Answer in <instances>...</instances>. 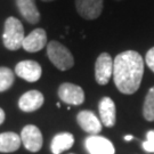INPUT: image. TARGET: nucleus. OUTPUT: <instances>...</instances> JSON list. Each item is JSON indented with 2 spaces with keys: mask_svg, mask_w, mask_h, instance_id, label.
Wrapping results in <instances>:
<instances>
[{
  "mask_svg": "<svg viewBox=\"0 0 154 154\" xmlns=\"http://www.w3.org/2000/svg\"><path fill=\"white\" fill-rule=\"evenodd\" d=\"M144 64L143 57L135 50H126L116 56L113 61V80L120 93L132 95L139 89Z\"/></svg>",
  "mask_w": 154,
  "mask_h": 154,
  "instance_id": "nucleus-1",
  "label": "nucleus"
},
{
  "mask_svg": "<svg viewBox=\"0 0 154 154\" xmlns=\"http://www.w3.org/2000/svg\"><path fill=\"white\" fill-rule=\"evenodd\" d=\"M144 151L149 153H154V130H149L146 134V140L143 142Z\"/></svg>",
  "mask_w": 154,
  "mask_h": 154,
  "instance_id": "nucleus-19",
  "label": "nucleus"
},
{
  "mask_svg": "<svg viewBox=\"0 0 154 154\" xmlns=\"http://www.w3.org/2000/svg\"><path fill=\"white\" fill-rule=\"evenodd\" d=\"M14 80H15L14 72L8 67L0 66V93L11 88L14 83Z\"/></svg>",
  "mask_w": 154,
  "mask_h": 154,
  "instance_id": "nucleus-18",
  "label": "nucleus"
},
{
  "mask_svg": "<svg viewBox=\"0 0 154 154\" xmlns=\"http://www.w3.org/2000/svg\"><path fill=\"white\" fill-rule=\"evenodd\" d=\"M17 9L22 17L30 24H37L40 21V13L35 5V0H15Z\"/></svg>",
  "mask_w": 154,
  "mask_h": 154,
  "instance_id": "nucleus-14",
  "label": "nucleus"
},
{
  "mask_svg": "<svg viewBox=\"0 0 154 154\" xmlns=\"http://www.w3.org/2000/svg\"><path fill=\"white\" fill-rule=\"evenodd\" d=\"M145 63L147 64L151 71L154 72V47H152L151 49L146 53V56H145Z\"/></svg>",
  "mask_w": 154,
  "mask_h": 154,
  "instance_id": "nucleus-20",
  "label": "nucleus"
},
{
  "mask_svg": "<svg viewBox=\"0 0 154 154\" xmlns=\"http://www.w3.org/2000/svg\"><path fill=\"white\" fill-rule=\"evenodd\" d=\"M21 136L15 132H2L0 134V152L11 153L15 152L21 146Z\"/></svg>",
  "mask_w": 154,
  "mask_h": 154,
  "instance_id": "nucleus-16",
  "label": "nucleus"
},
{
  "mask_svg": "<svg viewBox=\"0 0 154 154\" xmlns=\"http://www.w3.org/2000/svg\"><path fill=\"white\" fill-rule=\"evenodd\" d=\"M41 1H44V2H50V1H55V0H41Z\"/></svg>",
  "mask_w": 154,
  "mask_h": 154,
  "instance_id": "nucleus-23",
  "label": "nucleus"
},
{
  "mask_svg": "<svg viewBox=\"0 0 154 154\" xmlns=\"http://www.w3.org/2000/svg\"><path fill=\"white\" fill-rule=\"evenodd\" d=\"M44 102V95L39 90H29L18 99V107L23 112H34L42 106Z\"/></svg>",
  "mask_w": 154,
  "mask_h": 154,
  "instance_id": "nucleus-12",
  "label": "nucleus"
},
{
  "mask_svg": "<svg viewBox=\"0 0 154 154\" xmlns=\"http://www.w3.org/2000/svg\"><path fill=\"white\" fill-rule=\"evenodd\" d=\"M74 143V137L70 132H60L53 138L50 144V149L53 154H61L72 147Z\"/></svg>",
  "mask_w": 154,
  "mask_h": 154,
  "instance_id": "nucleus-15",
  "label": "nucleus"
},
{
  "mask_svg": "<svg viewBox=\"0 0 154 154\" xmlns=\"http://www.w3.org/2000/svg\"><path fill=\"white\" fill-rule=\"evenodd\" d=\"M25 38L24 28L21 21L15 17H8L5 21V29L2 33V42L8 50H17L22 47Z\"/></svg>",
  "mask_w": 154,
  "mask_h": 154,
  "instance_id": "nucleus-2",
  "label": "nucleus"
},
{
  "mask_svg": "<svg viewBox=\"0 0 154 154\" xmlns=\"http://www.w3.org/2000/svg\"><path fill=\"white\" fill-rule=\"evenodd\" d=\"M78 125L90 135H97L102 130V122L91 111H81L77 116Z\"/></svg>",
  "mask_w": 154,
  "mask_h": 154,
  "instance_id": "nucleus-11",
  "label": "nucleus"
},
{
  "mask_svg": "<svg viewBox=\"0 0 154 154\" xmlns=\"http://www.w3.org/2000/svg\"><path fill=\"white\" fill-rule=\"evenodd\" d=\"M116 1H121V0H116Z\"/></svg>",
  "mask_w": 154,
  "mask_h": 154,
  "instance_id": "nucleus-24",
  "label": "nucleus"
},
{
  "mask_svg": "<svg viewBox=\"0 0 154 154\" xmlns=\"http://www.w3.org/2000/svg\"><path fill=\"white\" fill-rule=\"evenodd\" d=\"M47 56L50 62L61 71L70 70L74 65V58L71 51L64 45L55 40L47 45Z\"/></svg>",
  "mask_w": 154,
  "mask_h": 154,
  "instance_id": "nucleus-3",
  "label": "nucleus"
},
{
  "mask_svg": "<svg viewBox=\"0 0 154 154\" xmlns=\"http://www.w3.org/2000/svg\"><path fill=\"white\" fill-rule=\"evenodd\" d=\"M85 146L89 154H114L116 149L111 140L103 136L90 135L85 140Z\"/></svg>",
  "mask_w": 154,
  "mask_h": 154,
  "instance_id": "nucleus-9",
  "label": "nucleus"
},
{
  "mask_svg": "<svg viewBox=\"0 0 154 154\" xmlns=\"http://www.w3.org/2000/svg\"><path fill=\"white\" fill-rule=\"evenodd\" d=\"M58 97L69 105H81L85 102V91L78 85L64 82L58 88Z\"/></svg>",
  "mask_w": 154,
  "mask_h": 154,
  "instance_id": "nucleus-6",
  "label": "nucleus"
},
{
  "mask_svg": "<svg viewBox=\"0 0 154 154\" xmlns=\"http://www.w3.org/2000/svg\"><path fill=\"white\" fill-rule=\"evenodd\" d=\"M113 75V60L109 53H102L95 63V79L100 86L107 85Z\"/></svg>",
  "mask_w": 154,
  "mask_h": 154,
  "instance_id": "nucleus-4",
  "label": "nucleus"
},
{
  "mask_svg": "<svg viewBox=\"0 0 154 154\" xmlns=\"http://www.w3.org/2000/svg\"><path fill=\"white\" fill-rule=\"evenodd\" d=\"M143 116L145 120L154 121V87L149 89L145 96L143 105Z\"/></svg>",
  "mask_w": 154,
  "mask_h": 154,
  "instance_id": "nucleus-17",
  "label": "nucleus"
},
{
  "mask_svg": "<svg viewBox=\"0 0 154 154\" xmlns=\"http://www.w3.org/2000/svg\"><path fill=\"white\" fill-rule=\"evenodd\" d=\"M5 111L0 107V125H2L4 121H5Z\"/></svg>",
  "mask_w": 154,
  "mask_h": 154,
  "instance_id": "nucleus-21",
  "label": "nucleus"
},
{
  "mask_svg": "<svg viewBox=\"0 0 154 154\" xmlns=\"http://www.w3.org/2000/svg\"><path fill=\"white\" fill-rule=\"evenodd\" d=\"M15 73L17 77L28 81V82H35L41 78V66L35 61H22L17 63L15 66Z\"/></svg>",
  "mask_w": 154,
  "mask_h": 154,
  "instance_id": "nucleus-8",
  "label": "nucleus"
},
{
  "mask_svg": "<svg viewBox=\"0 0 154 154\" xmlns=\"http://www.w3.org/2000/svg\"><path fill=\"white\" fill-rule=\"evenodd\" d=\"M104 0H75V9L80 16L93 21L100 16L103 11Z\"/></svg>",
  "mask_w": 154,
  "mask_h": 154,
  "instance_id": "nucleus-7",
  "label": "nucleus"
},
{
  "mask_svg": "<svg viewBox=\"0 0 154 154\" xmlns=\"http://www.w3.org/2000/svg\"><path fill=\"white\" fill-rule=\"evenodd\" d=\"M132 136L131 135H127V136H125V140H127V142H129V140H131L132 139Z\"/></svg>",
  "mask_w": 154,
  "mask_h": 154,
  "instance_id": "nucleus-22",
  "label": "nucleus"
},
{
  "mask_svg": "<svg viewBox=\"0 0 154 154\" xmlns=\"http://www.w3.org/2000/svg\"><path fill=\"white\" fill-rule=\"evenodd\" d=\"M47 46V33L44 29H34L23 40L22 47L29 53H37Z\"/></svg>",
  "mask_w": 154,
  "mask_h": 154,
  "instance_id": "nucleus-10",
  "label": "nucleus"
},
{
  "mask_svg": "<svg viewBox=\"0 0 154 154\" xmlns=\"http://www.w3.org/2000/svg\"><path fill=\"white\" fill-rule=\"evenodd\" d=\"M99 118L102 125L111 128L116 125V109L113 99L110 97H103L98 104Z\"/></svg>",
  "mask_w": 154,
  "mask_h": 154,
  "instance_id": "nucleus-13",
  "label": "nucleus"
},
{
  "mask_svg": "<svg viewBox=\"0 0 154 154\" xmlns=\"http://www.w3.org/2000/svg\"><path fill=\"white\" fill-rule=\"evenodd\" d=\"M21 140L24 147L30 152H38L42 147L44 138L38 127L28 125L21 131Z\"/></svg>",
  "mask_w": 154,
  "mask_h": 154,
  "instance_id": "nucleus-5",
  "label": "nucleus"
}]
</instances>
